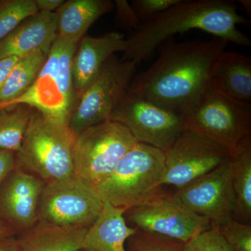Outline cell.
<instances>
[{
    "label": "cell",
    "mask_w": 251,
    "mask_h": 251,
    "mask_svg": "<svg viewBox=\"0 0 251 251\" xmlns=\"http://www.w3.org/2000/svg\"><path fill=\"white\" fill-rule=\"evenodd\" d=\"M227 44L218 37L183 42L168 39L160 46L152 65L135 74L127 92L184 117L210 88L213 72Z\"/></svg>",
    "instance_id": "cell-1"
},
{
    "label": "cell",
    "mask_w": 251,
    "mask_h": 251,
    "mask_svg": "<svg viewBox=\"0 0 251 251\" xmlns=\"http://www.w3.org/2000/svg\"><path fill=\"white\" fill-rule=\"evenodd\" d=\"M249 21L238 14L232 0H181L164 12L141 25L126 39L127 47L121 60L139 64L175 34L198 29L237 45L251 47V40L237 25Z\"/></svg>",
    "instance_id": "cell-2"
},
{
    "label": "cell",
    "mask_w": 251,
    "mask_h": 251,
    "mask_svg": "<svg viewBox=\"0 0 251 251\" xmlns=\"http://www.w3.org/2000/svg\"><path fill=\"white\" fill-rule=\"evenodd\" d=\"M76 136L67 125L32 109L22 145L16 153L17 166L45 184L74 175Z\"/></svg>",
    "instance_id": "cell-3"
},
{
    "label": "cell",
    "mask_w": 251,
    "mask_h": 251,
    "mask_svg": "<svg viewBox=\"0 0 251 251\" xmlns=\"http://www.w3.org/2000/svg\"><path fill=\"white\" fill-rule=\"evenodd\" d=\"M164 163V151L138 142L96 188L103 202L126 210L138 207L163 192Z\"/></svg>",
    "instance_id": "cell-4"
},
{
    "label": "cell",
    "mask_w": 251,
    "mask_h": 251,
    "mask_svg": "<svg viewBox=\"0 0 251 251\" xmlns=\"http://www.w3.org/2000/svg\"><path fill=\"white\" fill-rule=\"evenodd\" d=\"M77 44L57 36L34 83L1 110L25 105L44 116L68 126L77 98L74 89L72 62Z\"/></svg>",
    "instance_id": "cell-5"
},
{
    "label": "cell",
    "mask_w": 251,
    "mask_h": 251,
    "mask_svg": "<svg viewBox=\"0 0 251 251\" xmlns=\"http://www.w3.org/2000/svg\"><path fill=\"white\" fill-rule=\"evenodd\" d=\"M185 128L235 152L251 140V105L239 103L212 85L197 107L185 115Z\"/></svg>",
    "instance_id": "cell-6"
},
{
    "label": "cell",
    "mask_w": 251,
    "mask_h": 251,
    "mask_svg": "<svg viewBox=\"0 0 251 251\" xmlns=\"http://www.w3.org/2000/svg\"><path fill=\"white\" fill-rule=\"evenodd\" d=\"M136 143L129 130L117 122H105L86 128L75 140L74 174L97 187Z\"/></svg>",
    "instance_id": "cell-7"
},
{
    "label": "cell",
    "mask_w": 251,
    "mask_h": 251,
    "mask_svg": "<svg viewBox=\"0 0 251 251\" xmlns=\"http://www.w3.org/2000/svg\"><path fill=\"white\" fill-rule=\"evenodd\" d=\"M138 64L116 55L105 62L98 75L79 96L68 122L77 135L99 124L110 121L112 113L128 90Z\"/></svg>",
    "instance_id": "cell-8"
},
{
    "label": "cell",
    "mask_w": 251,
    "mask_h": 251,
    "mask_svg": "<svg viewBox=\"0 0 251 251\" xmlns=\"http://www.w3.org/2000/svg\"><path fill=\"white\" fill-rule=\"evenodd\" d=\"M97 188L75 174L46 183L39 208V221L62 226L88 228L103 206Z\"/></svg>",
    "instance_id": "cell-9"
},
{
    "label": "cell",
    "mask_w": 251,
    "mask_h": 251,
    "mask_svg": "<svg viewBox=\"0 0 251 251\" xmlns=\"http://www.w3.org/2000/svg\"><path fill=\"white\" fill-rule=\"evenodd\" d=\"M164 156L162 185L179 190L228 160L230 153L216 142L185 128L165 150Z\"/></svg>",
    "instance_id": "cell-10"
},
{
    "label": "cell",
    "mask_w": 251,
    "mask_h": 251,
    "mask_svg": "<svg viewBox=\"0 0 251 251\" xmlns=\"http://www.w3.org/2000/svg\"><path fill=\"white\" fill-rule=\"evenodd\" d=\"M110 121L123 125L139 143L163 151L185 129L181 115L128 92Z\"/></svg>",
    "instance_id": "cell-11"
},
{
    "label": "cell",
    "mask_w": 251,
    "mask_h": 251,
    "mask_svg": "<svg viewBox=\"0 0 251 251\" xmlns=\"http://www.w3.org/2000/svg\"><path fill=\"white\" fill-rule=\"evenodd\" d=\"M126 211L140 230L184 244L211 227L209 220L190 210L174 193L163 191L148 202Z\"/></svg>",
    "instance_id": "cell-12"
},
{
    "label": "cell",
    "mask_w": 251,
    "mask_h": 251,
    "mask_svg": "<svg viewBox=\"0 0 251 251\" xmlns=\"http://www.w3.org/2000/svg\"><path fill=\"white\" fill-rule=\"evenodd\" d=\"M174 194L190 210L209 220L211 226L234 219L235 199L230 157Z\"/></svg>",
    "instance_id": "cell-13"
},
{
    "label": "cell",
    "mask_w": 251,
    "mask_h": 251,
    "mask_svg": "<svg viewBox=\"0 0 251 251\" xmlns=\"http://www.w3.org/2000/svg\"><path fill=\"white\" fill-rule=\"evenodd\" d=\"M44 185L39 178L16 166L0 185V219L19 234L35 226Z\"/></svg>",
    "instance_id": "cell-14"
},
{
    "label": "cell",
    "mask_w": 251,
    "mask_h": 251,
    "mask_svg": "<svg viewBox=\"0 0 251 251\" xmlns=\"http://www.w3.org/2000/svg\"><path fill=\"white\" fill-rule=\"evenodd\" d=\"M126 47L125 35L117 31L97 37L85 36L79 41L72 62L73 85L77 99L105 62L115 52H125Z\"/></svg>",
    "instance_id": "cell-15"
},
{
    "label": "cell",
    "mask_w": 251,
    "mask_h": 251,
    "mask_svg": "<svg viewBox=\"0 0 251 251\" xmlns=\"http://www.w3.org/2000/svg\"><path fill=\"white\" fill-rule=\"evenodd\" d=\"M56 37L55 14L38 11L0 41V60L11 57L21 58L38 50L49 52Z\"/></svg>",
    "instance_id": "cell-16"
},
{
    "label": "cell",
    "mask_w": 251,
    "mask_h": 251,
    "mask_svg": "<svg viewBox=\"0 0 251 251\" xmlns=\"http://www.w3.org/2000/svg\"><path fill=\"white\" fill-rule=\"evenodd\" d=\"M126 211L104 201L98 218L87 228L80 251H127V239L137 228L127 226Z\"/></svg>",
    "instance_id": "cell-17"
},
{
    "label": "cell",
    "mask_w": 251,
    "mask_h": 251,
    "mask_svg": "<svg viewBox=\"0 0 251 251\" xmlns=\"http://www.w3.org/2000/svg\"><path fill=\"white\" fill-rule=\"evenodd\" d=\"M110 0H69L54 12L57 36L63 40L78 44L89 28L103 15L113 9Z\"/></svg>",
    "instance_id": "cell-18"
},
{
    "label": "cell",
    "mask_w": 251,
    "mask_h": 251,
    "mask_svg": "<svg viewBox=\"0 0 251 251\" xmlns=\"http://www.w3.org/2000/svg\"><path fill=\"white\" fill-rule=\"evenodd\" d=\"M211 85L229 99L251 105V57L225 51L213 72Z\"/></svg>",
    "instance_id": "cell-19"
},
{
    "label": "cell",
    "mask_w": 251,
    "mask_h": 251,
    "mask_svg": "<svg viewBox=\"0 0 251 251\" xmlns=\"http://www.w3.org/2000/svg\"><path fill=\"white\" fill-rule=\"evenodd\" d=\"M87 230L38 221L16 237L20 251H80Z\"/></svg>",
    "instance_id": "cell-20"
},
{
    "label": "cell",
    "mask_w": 251,
    "mask_h": 251,
    "mask_svg": "<svg viewBox=\"0 0 251 251\" xmlns=\"http://www.w3.org/2000/svg\"><path fill=\"white\" fill-rule=\"evenodd\" d=\"M234 193V217L249 224L251 221V140L230 155Z\"/></svg>",
    "instance_id": "cell-21"
},
{
    "label": "cell",
    "mask_w": 251,
    "mask_h": 251,
    "mask_svg": "<svg viewBox=\"0 0 251 251\" xmlns=\"http://www.w3.org/2000/svg\"><path fill=\"white\" fill-rule=\"evenodd\" d=\"M48 54L49 52L38 50L19 59L0 90V110L30 88L46 62Z\"/></svg>",
    "instance_id": "cell-22"
},
{
    "label": "cell",
    "mask_w": 251,
    "mask_h": 251,
    "mask_svg": "<svg viewBox=\"0 0 251 251\" xmlns=\"http://www.w3.org/2000/svg\"><path fill=\"white\" fill-rule=\"evenodd\" d=\"M31 111L32 109L25 105L0 110V150L19 151Z\"/></svg>",
    "instance_id": "cell-23"
},
{
    "label": "cell",
    "mask_w": 251,
    "mask_h": 251,
    "mask_svg": "<svg viewBox=\"0 0 251 251\" xmlns=\"http://www.w3.org/2000/svg\"><path fill=\"white\" fill-rule=\"evenodd\" d=\"M38 11L34 0L0 1V41Z\"/></svg>",
    "instance_id": "cell-24"
},
{
    "label": "cell",
    "mask_w": 251,
    "mask_h": 251,
    "mask_svg": "<svg viewBox=\"0 0 251 251\" xmlns=\"http://www.w3.org/2000/svg\"><path fill=\"white\" fill-rule=\"evenodd\" d=\"M184 245L179 241L137 228L127 239L126 248L127 251H184Z\"/></svg>",
    "instance_id": "cell-25"
},
{
    "label": "cell",
    "mask_w": 251,
    "mask_h": 251,
    "mask_svg": "<svg viewBox=\"0 0 251 251\" xmlns=\"http://www.w3.org/2000/svg\"><path fill=\"white\" fill-rule=\"evenodd\" d=\"M229 246L235 251H251V226L232 219L218 226Z\"/></svg>",
    "instance_id": "cell-26"
},
{
    "label": "cell",
    "mask_w": 251,
    "mask_h": 251,
    "mask_svg": "<svg viewBox=\"0 0 251 251\" xmlns=\"http://www.w3.org/2000/svg\"><path fill=\"white\" fill-rule=\"evenodd\" d=\"M184 251H235L219 232L218 226L201 232L184 245Z\"/></svg>",
    "instance_id": "cell-27"
},
{
    "label": "cell",
    "mask_w": 251,
    "mask_h": 251,
    "mask_svg": "<svg viewBox=\"0 0 251 251\" xmlns=\"http://www.w3.org/2000/svg\"><path fill=\"white\" fill-rule=\"evenodd\" d=\"M181 0H133L130 6L141 24L148 22Z\"/></svg>",
    "instance_id": "cell-28"
},
{
    "label": "cell",
    "mask_w": 251,
    "mask_h": 251,
    "mask_svg": "<svg viewBox=\"0 0 251 251\" xmlns=\"http://www.w3.org/2000/svg\"><path fill=\"white\" fill-rule=\"evenodd\" d=\"M114 4L116 6L115 23L117 27L128 31L138 30L142 24L130 3L126 0H115Z\"/></svg>",
    "instance_id": "cell-29"
},
{
    "label": "cell",
    "mask_w": 251,
    "mask_h": 251,
    "mask_svg": "<svg viewBox=\"0 0 251 251\" xmlns=\"http://www.w3.org/2000/svg\"><path fill=\"white\" fill-rule=\"evenodd\" d=\"M17 166L16 153L7 150H0V185L8 175Z\"/></svg>",
    "instance_id": "cell-30"
},
{
    "label": "cell",
    "mask_w": 251,
    "mask_h": 251,
    "mask_svg": "<svg viewBox=\"0 0 251 251\" xmlns=\"http://www.w3.org/2000/svg\"><path fill=\"white\" fill-rule=\"evenodd\" d=\"M19 59V57H11L0 60V90L2 88L10 73Z\"/></svg>",
    "instance_id": "cell-31"
},
{
    "label": "cell",
    "mask_w": 251,
    "mask_h": 251,
    "mask_svg": "<svg viewBox=\"0 0 251 251\" xmlns=\"http://www.w3.org/2000/svg\"><path fill=\"white\" fill-rule=\"evenodd\" d=\"M64 0H34L38 11L54 13L64 2Z\"/></svg>",
    "instance_id": "cell-32"
},
{
    "label": "cell",
    "mask_w": 251,
    "mask_h": 251,
    "mask_svg": "<svg viewBox=\"0 0 251 251\" xmlns=\"http://www.w3.org/2000/svg\"><path fill=\"white\" fill-rule=\"evenodd\" d=\"M19 234L18 231L14 228L11 225L6 221L0 219V242L9 239V238L17 237Z\"/></svg>",
    "instance_id": "cell-33"
},
{
    "label": "cell",
    "mask_w": 251,
    "mask_h": 251,
    "mask_svg": "<svg viewBox=\"0 0 251 251\" xmlns=\"http://www.w3.org/2000/svg\"><path fill=\"white\" fill-rule=\"evenodd\" d=\"M0 251H20L17 237H11L0 242Z\"/></svg>",
    "instance_id": "cell-34"
},
{
    "label": "cell",
    "mask_w": 251,
    "mask_h": 251,
    "mask_svg": "<svg viewBox=\"0 0 251 251\" xmlns=\"http://www.w3.org/2000/svg\"><path fill=\"white\" fill-rule=\"evenodd\" d=\"M237 2L242 5L243 9L247 14L251 16V0H238Z\"/></svg>",
    "instance_id": "cell-35"
}]
</instances>
